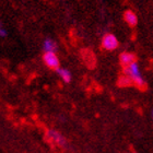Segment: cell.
I'll list each match as a JSON object with an SVG mask.
<instances>
[{"mask_svg":"<svg viewBox=\"0 0 153 153\" xmlns=\"http://www.w3.org/2000/svg\"><path fill=\"white\" fill-rule=\"evenodd\" d=\"M124 74L128 76L132 80V82H134V85L139 89L140 91H146L148 88L147 85V82H146V80L143 79V76L141 74L140 72V68H139V65L138 62H134V64L130 65L129 67H126L124 68Z\"/></svg>","mask_w":153,"mask_h":153,"instance_id":"6da1fadb","label":"cell"},{"mask_svg":"<svg viewBox=\"0 0 153 153\" xmlns=\"http://www.w3.org/2000/svg\"><path fill=\"white\" fill-rule=\"evenodd\" d=\"M46 138L55 146H58V147L61 148L67 147V140L59 131L54 130V129H48L46 131Z\"/></svg>","mask_w":153,"mask_h":153,"instance_id":"7a4b0ae2","label":"cell"},{"mask_svg":"<svg viewBox=\"0 0 153 153\" xmlns=\"http://www.w3.org/2000/svg\"><path fill=\"white\" fill-rule=\"evenodd\" d=\"M43 61L45 66L51 70L57 71L60 68V61L56 53H44L43 55Z\"/></svg>","mask_w":153,"mask_h":153,"instance_id":"3957f363","label":"cell"},{"mask_svg":"<svg viewBox=\"0 0 153 153\" xmlns=\"http://www.w3.org/2000/svg\"><path fill=\"white\" fill-rule=\"evenodd\" d=\"M118 45V39L114 34H105L104 37L102 38V47L107 51H113L115 49H117Z\"/></svg>","mask_w":153,"mask_h":153,"instance_id":"277c9868","label":"cell"},{"mask_svg":"<svg viewBox=\"0 0 153 153\" xmlns=\"http://www.w3.org/2000/svg\"><path fill=\"white\" fill-rule=\"evenodd\" d=\"M81 57H82L83 62L86 65V67L89 68H94L96 65V57L94 53L90 49H82L81 51Z\"/></svg>","mask_w":153,"mask_h":153,"instance_id":"5b68a950","label":"cell"},{"mask_svg":"<svg viewBox=\"0 0 153 153\" xmlns=\"http://www.w3.org/2000/svg\"><path fill=\"white\" fill-rule=\"evenodd\" d=\"M119 62H120L123 68L129 67L130 65L137 62V56H136L134 53L124 51V53H121L120 56H119Z\"/></svg>","mask_w":153,"mask_h":153,"instance_id":"8992f818","label":"cell"},{"mask_svg":"<svg viewBox=\"0 0 153 153\" xmlns=\"http://www.w3.org/2000/svg\"><path fill=\"white\" fill-rule=\"evenodd\" d=\"M124 20H125V22L127 23L130 27H134L138 23L137 14H136L134 11H131V10H126V11H125L124 12Z\"/></svg>","mask_w":153,"mask_h":153,"instance_id":"52a82bcc","label":"cell"},{"mask_svg":"<svg viewBox=\"0 0 153 153\" xmlns=\"http://www.w3.org/2000/svg\"><path fill=\"white\" fill-rule=\"evenodd\" d=\"M43 49L45 53H55L57 51V43L49 37L45 38L43 43Z\"/></svg>","mask_w":153,"mask_h":153,"instance_id":"ba28073f","label":"cell"},{"mask_svg":"<svg viewBox=\"0 0 153 153\" xmlns=\"http://www.w3.org/2000/svg\"><path fill=\"white\" fill-rule=\"evenodd\" d=\"M58 76H60L61 80L64 81L65 83H70L71 79H72V76H71V72L66 68H59L57 70Z\"/></svg>","mask_w":153,"mask_h":153,"instance_id":"9c48e42d","label":"cell"},{"mask_svg":"<svg viewBox=\"0 0 153 153\" xmlns=\"http://www.w3.org/2000/svg\"><path fill=\"white\" fill-rule=\"evenodd\" d=\"M117 84L120 86V88H129V86L134 85V82H132V80H131L128 76L123 74V76H120L119 78H118Z\"/></svg>","mask_w":153,"mask_h":153,"instance_id":"30bf717a","label":"cell"},{"mask_svg":"<svg viewBox=\"0 0 153 153\" xmlns=\"http://www.w3.org/2000/svg\"><path fill=\"white\" fill-rule=\"evenodd\" d=\"M0 35H1V37H4V36H7V31L4 29H0Z\"/></svg>","mask_w":153,"mask_h":153,"instance_id":"8fae6325","label":"cell"},{"mask_svg":"<svg viewBox=\"0 0 153 153\" xmlns=\"http://www.w3.org/2000/svg\"><path fill=\"white\" fill-rule=\"evenodd\" d=\"M152 119H153V111H152Z\"/></svg>","mask_w":153,"mask_h":153,"instance_id":"7c38bea8","label":"cell"},{"mask_svg":"<svg viewBox=\"0 0 153 153\" xmlns=\"http://www.w3.org/2000/svg\"><path fill=\"white\" fill-rule=\"evenodd\" d=\"M132 153H138V152H136V151H134V152H132Z\"/></svg>","mask_w":153,"mask_h":153,"instance_id":"4fadbf2b","label":"cell"}]
</instances>
